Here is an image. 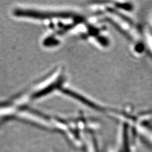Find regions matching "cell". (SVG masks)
<instances>
[{"label": "cell", "mask_w": 152, "mask_h": 152, "mask_svg": "<svg viewBox=\"0 0 152 152\" xmlns=\"http://www.w3.org/2000/svg\"><path fill=\"white\" fill-rule=\"evenodd\" d=\"M88 137L86 139L85 142V151L86 152H99L97 148V145L95 142V140L90 135L88 136Z\"/></svg>", "instance_id": "cell-1"}]
</instances>
